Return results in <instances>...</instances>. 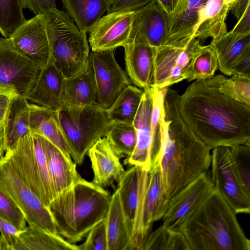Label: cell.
<instances>
[{
    "mask_svg": "<svg viewBox=\"0 0 250 250\" xmlns=\"http://www.w3.org/2000/svg\"><path fill=\"white\" fill-rule=\"evenodd\" d=\"M225 78L195 80L178 99L182 119L210 149L250 144V106L220 91Z\"/></svg>",
    "mask_w": 250,
    "mask_h": 250,
    "instance_id": "obj_1",
    "label": "cell"
},
{
    "mask_svg": "<svg viewBox=\"0 0 250 250\" xmlns=\"http://www.w3.org/2000/svg\"><path fill=\"white\" fill-rule=\"evenodd\" d=\"M179 95L177 91L167 88L161 111V144L155 162L160 171L167 204L175 194L209 171L210 165L211 149L180 114Z\"/></svg>",
    "mask_w": 250,
    "mask_h": 250,
    "instance_id": "obj_2",
    "label": "cell"
},
{
    "mask_svg": "<svg viewBox=\"0 0 250 250\" xmlns=\"http://www.w3.org/2000/svg\"><path fill=\"white\" fill-rule=\"evenodd\" d=\"M236 214L214 187L180 230L190 250H250Z\"/></svg>",
    "mask_w": 250,
    "mask_h": 250,
    "instance_id": "obj_3",
    "label": "cell"
},
{
    "mask_svg": "<svg viewBox=\"0 0 250 250\" xmlns=\"http://www.w3.org/2000/svg\"><path fill=\"white\" fill-rule=\"evenodd\" d=\"M111 197L104 188L80 177L49 206L58 233L71 244L82 240L106 218Z\"/></svg>",
    "mask_w": 250,
    "mask_h": 250,
    "instance_id": "obj_4",
    "label": "cell"
},
{
    "mask_svg": "<svg viewBox=\"0 0 250 250\" xmlns=\"http://www.w3.org/2000/svg\"><path fill=\"white\" fill-rule=\"evenodd\" d=\"M51 60L63 77L77 73L90 53L86 33L81 31L67 12L57 8L42 12Z\"/></svg>",
    "mask_w": 250,
    "mask_h": 250,
    "instance_id": "obj_5",
    "label": "cell"
},
{
    "mask_svg": "<svg viewBox=\"0 0 250 250\" xmlns=\"http://www.w3.org/2000/svg\"><path fill=\"white\" fill-rule=\"evenodd\" d=\"M57 117L71 157L81 165L90 148L104 137L109 126L106 109L98 104L63 107Z\"/></svg>",
    "mask_w": 250,
    "mask_h": 250,
    "instance_id": "obj_6",
    "label": "cell"
},
{
    "mask_svg": "<svg viewBox=\"0 0 250 250\" xmlns=\"http://www.w3.org/2000/svg\"><path fill=\"white\" fill-rule=\"evenodd\" d=\"M149 171L133 166L125 172L118 183L124 220L129 238V250H143L147 238L143 225Z\"/></svg>",
    "mask_w": 250,
    "mask_h": 250,
    "instance_id": "obj_7",
    "label": "cell"
},
{
    "mask_svg": "<svg viewBox=\"0 0 250 250\" xmlns=\"http://www.w3.org/2000/svg\"><path fill=\"white\" fill-rule=\"evenodd\" d=\"M0 188L21 209L29 226L58 233L49 208L33 192L6 151L0 161Z\"/></svg>",
    "mask_w": 250,
    "mask_h": 250,
    "instance_id": "obj_8",
    "label": "cell"
},
{
    "mask_svg": "<svg viewBox=\"0 0 250 250\" xmlns=\"http://www.w3.org/2000/svg\"><path fill=\"white\" fill-rule=\"evenodd\" d=\"M200 45L193 38L156 48L152 86L164 88L187 80L192 58Z\"/></svg>",
    "mask_w": 250,
    "mask_h": 250,
    "instance_id": "obj_9",
    "label": "cell"
},
{
    "mask_svg": "<svg viewBox=\"0 0 250 250\" xmlns=\"http://www.w3.org/2000/svg\"><path fill=\"white\" fill-rule=\"evenodd\" d=\"M40 69L16 49L10 38L0 37V88L26 98Z\"/></svg>",
    "mask_w": 250,
    "mask_h": 250,
    "instance_id": "obj_10",
    "label": "cell"
},
{
    "mask_svg": "<svg viewBox=\"0 0 250 250\" xmlns=\"http://www.w3.org/2000/svg\"><path fill=\"white\" fill-rule=\"evenodd\" d=\"M114 50L91 51L88 57L96 83L97 102L106 110L122 91L131 84L126 72L117 62Z\"/></svg>",
    "mask_w": 250,
    "mask_h": 250,
    "instance_id": "obj_11",
    "label": "cell"
},
{
    "mask_svg": "<svg viewBox=\"0 0 250 250\" xmlns=\"http://www.w3.org/2000/svg\"><path fill=\"white\" fill-rule=\"evenodd\" d=\"M210 175L216 188L236 214H249L250 196L243 190L235 173L229 147L212 149Z\"/></svg>",
    "mask_w": 250,
    "mask_h": 250,
    "instance_id": "obj_12",
    "label": "cell"
},
{
    "mask_svg": "<svg viewBox=\"0 0 250 250\" xmlns=\"http://www.w3.org/2000/svg\"><path fill=\"white\" fill-rule=\"evenodd\" d=\"M213 188L209 171L199 176L169 200L162 225L167 229L180 230L182 224L195 212Z\"/></svg>",
    "mask_w": 250,
    "mask_h": 250,
    "instance_id": "obj_13",
    "label": "cell"
},
{
    "mask_svg": "<svg viewBox=\"0 0 250 250\" xmlns=\"http://www.w3.org/2000/svg\"><path fill=\"white\" fill-rule=\"evenodd\" d=\"M136 11L112 12L101 17L89 32L91 50L115 49L126 44L131 38Z\"/></svg>",
    "mask_w": 250,
    "mask_h": 250,
    "instance_id": "obj_14",
    "label": "cell"
},
{
    "mask_svg": "<svg viewBox=\"0 0 250 250\" xmlns=\"http://www.w3.org/2000/svg\"><path fill=\"white\" fill-rule=\"evenodd\" d=\"M9 38L16 49L40 69L51 60L50 45L41 14L26 20Z\"/></svg>",
    "mask_w": 250,
    "mask_h": 250,
    "instance_id": "obj_15",
    "label": "cell"
},
{
    "mask_svg": "<svg viewBox=\"0 0 250 250\" xmlns=\"http://www.w3.org/2000/svg\"><path fill=\"white\" fill-rule=\"evenodd\" d=\"M143 95L133 122L136 135V143L131 155L124 163L131 167L137 166L149 171L155 161L150 123L152 106L151 86L143 89Z\"/></svg>",
    "mask_w": 250,
    "mask_h": 250,
    "instance_id": "obj_16",
    "label": "cell"
},
{
    "mask_svg": "<svg viewBox=\"0 0 250 250\" xmlns=\"http://www.w3.org/2000/svg\"><path fill=\"white\" fill-rule=\"evenodd\" d=\"M123 47L126 72L131 83L143 89L151 86L156 48L136 37L130 38Z\"/></svg>",
    "mask_w": 250,
    "mask_h": 250,
    "instance_id": "obj_17",
    "label": "cell"
},
{
    "mask_svg": "<svg viewBox=\"0 0 250 250\" xmlns=\"http://www.w3.org/2000/svg\"><path fill=\"white\" fill-rule=\"evenodd\" d=\"M168 14L156 0L137 10L131 38H140L156 48L165 45L168 35Z\"/></svg>",
    "mask_w": 250,
    "mask_h": 250,
    "instance_id": "obj_18",
    "label": "cell"
},
{
    "mask_svg": "<svg viewBox=\"0 0 250 250\" xmlns=\"http://www.w3.org/2000/svg\"><path fill=\"white\" fill-rule=\"evenodd\" d=\"M22 175L24 180L41 201L47 207L52 200L43 185L35 156L32 134L21 137L12 149L6 150Z\"/></svg>",
    "mask_w": 250,
    "mask_h": 250,
    "instance_id": "obj_19",
    "label": "cell"
},
{
    "mask_svg": "<svg viewBox=\"0 0 250 250\" xmlns=\"http://www.w3.org/2000/svg\"><path fill=\"white\" fill-rule=\"evenodd\" d=\"M87 155L93 172V183L105 188L115 181L119 182L125 170L105 136L96 142Z\"/></svg>",
    "mask_w": 250,
    "mask_h": 250,
    "instance_id": "obj_20",
    "label": "cell"
},
{
    "mask_svg": "<svg viewBox=\"0 0 250 250\" xmlns=\"http://www.w3.org/2000/svg\"><path fill=\"white\" fill-rule=\"evenodd\" d=\"M40 136L45 154L54 199L70 188L81 176L71 157L44 137Z\"/></svg>",
    "mask_w": 250,
    "mask_h": 250,
    "instance_id": "obj_21",
    "label": "cell"
},
{
    "mask_svg": "<svg viewBox=\"0 0 250 250\" xmlns=\"http://www.w3.org/2000/svg\"><path fill=\"white\" fill-rule=\"evenodd\" d=\"M64 77L51 59L40 69L36 83L26 99L51 110L62 108V91Z\"/></svg>",
    "mask_w": 250,
    "mask_h": 250,
    "instance_id": "obj_22",
    "label": "cell"
},
{
    "mask_svg": "<svg viewBox=\"0 0 250 250\" xmlns=\"http://www.w3.org/2000/svg\"><path fill=\"white\" fill-rule=\"evenodd\" d=\"M62 100V108L98 104L96 83L88 59L77 73L64 78Z\"/></svg>",
    "mask_w": 250,
    "mask_h": 250,
    "instance_id": "obj_23",
    "label": "cell"
},
{
    "mask_svg": "<svg viewBox=\"0 0 250 250\" xmlns=\"http://www.w3.org/2000/svg\"><path fill=\"white\" fill-rule=\"evenodd\" d=\"M208 0H179L168 15V35L165 45L193 39L194 28L200 12Z\"/></svg>",
    "mask_w": 250,
    "mask_h": 250,
    "instance_id": "obj_24",
    "label": "cell"
},
{
    "mask_svg": "<svg viewBox=\"0 0 250 250\" xmlns=\"http://www.w3.org/2000/svg\"><path fill=\"white\" fill-rule=\"evenodd\" d=\"M210 45L217 58L218 69L225 75L232 76L236 63L250 51V34H240L231 30L212 40Z\"/></svg>",
    "mask_w": 250,
    "mask_h": 250,
    "instance_id": "obj_25",
    "label": "cell"
},
{
    "mask_svg": "<svg viewBox=\"0 0 250 250\" xmlns=\"http://www.w3.org/2000/svg\"><path fill=\"white\" fill-rule=\"evenodd\" d=\"M30 109L29 127L31 133L44 137L66 156L71 157L67 143L58 119L57 112L33 104H30Z\"/></svg>",
    "mask_w": 250,
    "mask_h": 250,
    "instance_id": "obj_26",
    "label": "cell"
},
{
    "mask_svg": "<svg viewBox=\"0 0 250 250\" xmlns=\"http://www.w3.org/2000/svg\"><path fill=\"white\" fill-rule=\"evenodd\" d=\"M30 104L24 97L16 95L11 100L3 121L6 150L13 149L19 140L31 132Z\"/></svg>",
    "mask_w": 250,
    "mask_h": 250,
    "instance_id": "obj_27",
    "label": "cell"
},
{
    "mask_svg": "<svg viewBox=\"0 0 250 250\" xmlns=\"http://www.w3.org/2000/svg\"><path fill=\"white\" fill-rule=\"evenodd\" d=\"M230 10L223 0H208L201 9L192 38L205 40L218 38L227 32L226 20Z\"/></svg>",
    "mask_w": 250,
    "mask_h": 250,
    "instance_id": "obj_28",
    "label": "cell"
},
{
    "mask_svg": "<svg viewBox=\"0 0 250 250\" xmlns=\"http://www.w3.org/2000/svg\"><path fill=\"white\" fill-rule=\"evenodd\" d=\"M149 179L146 190L143 214V229L147 238L155 222L162 219L167 204L165 200L159 167L155 163L149 171Z\"/></svg>",
    "mask_w": 250,
    "mask_h": 250,
    "instance_id": "obj_29",
    "label": "cell"
},
{
    "mask_svg": "<svg viewBox=\"0 0 250 250\" xmlns=\"http://www.w3.org/2000/svg\"><path fill=\"white\" fill-rule=\"evenodd\" d=\"M14 250H79V248L58 233L28 225L21 231Z\"/></svg>",
    "mask_w": 250,
    "mask_h": 250,
    "instance_id": "obj_30",
    "label": "cell"
},
{
    "mask_svg": "<svg viewBox=\"0 0 250 250\" xmlns=\"http://www.w3.org/2000/svg\"><path fill=\"white\" fill-rule=\"evenodd\" d=\"M67 13L78 28L89 33L107 11L109 0H62Z\"/></svg>",
    "mask_w": 250,
    "mask_h": 250,
    "instance_id": "obj_31",
    "label": "cell"
},
{
    "mask_svg": "<svg viewBox=\"0 0 250 250\" xmlns=\"http://www.w3.org/2000/svg\"><path fill=\"white\" fill-rule=\"evenodd\" d=\"M105 219L107 250H129V238L117 189L112 195Z\"/></svg>",
    "mask_w": 250,
    "mask_h": 250,
    "instance_id": "obj_32",
    "label": "cell"
},
{
    "mask_svg": "<svg viewBox=\"0 0 250 250\" xmlns=\"http://www.w3.org/2000/svg\"><path fill=\"white\" fill-rule=\"evenodd\" d=\"M143 93V89L131 84L125 87L111 106L106 110L109 123L133 124Z\"/></svg>",
    "mask_w": 250,
    "mask_h": 250,
    "instance_id": "obj_33",
    "label": "cell"
},
{
    "mask_svg": "<svg viewBox=\"0 0 250 250\" xmlns=\"http://www.w3.org/2000/svg\"><path fill=\"white\" fill-rule=\"evenodd\" d=\"M109 124L105 137L120 159L128 158L132 153L136 143V131L133 124Z\"/></svg>",
    "mask_w": 250,
    "mask_h": 250,
    "instance_id": "obj_34",
    "label": "cell"
},
{
    "mask_svg": "<svg viewBox=\"0 0 250 250\" xmlns=\"http://www.w3.org/2000/svg\"><path fill=\"white\" fill-rule=\"evenodd\" d=\"M218 60L211 46L201 44L194 54L187 80L191 82L212 77L218 67Z\"/></svg>",
    "mask_w": 250,
    "mask_h": 250,
    "instance_id": "obj_35",
    "label": "cell"
},
{
    "mask_svg": "<svg viewBox=\"0 0 250 250\" xmlns=\"http://www.w3.org/2000/svg\"><path fill=\"white\" fill-rule=\"evenodd\" d=\"M143 250H190L181 230L167 229L162 225L152 231Z\"/></svg>",
    "mask_w": 250,
    "mask_h": 250,
    "instance_id": "obj_36",
    "label": "cell"
},
{
    "mask_svg": "<svg viewBox=\"0 0 250 250\" xmlns=\"http://www.w3.org/2000/svg\"><path fill=\"white\" fill-rule=\"evenodd\" d=\"M20 0H0V33L9 38L26 21Z\"/></svg>",
    "mask_w": 250,
    "mask_h": 250,
    "instance_id": "obj_37",
    "label": "cell"
},
{
    "mask_svg": "<svg viewBox=\"0 0 250 250\" xmlns=\"http://www.w3.org/2000/svg\"><path fill=\"white\" fill-rule=\"evenodd\" d=\"M233 168L246 193L250 196V144L229 147Z\"/></svg>",
    "mask_w": 250,
    "mask_h": 250,
    "instance_id": "obj_38",
    "label": "cell"
},
{
    "mask_svg": "<svg viewBox=\"0 0 250 250\" xmlns=\"http://www.w3.org/2000/svg\"><path fill=\"white\" fill-rule=\"evenodd\" d=\"M219 89L230 99L250 106V79L233 75L225 77Z\"/></svg>",
    "mask_w": 250,
    "mask_h": 250,
    "instance_id": "obj_39",
    "label": "cell"
},
{
    "mask_svg": "<svg viewBox=\"0 0 250 250\" xmlns=\"http://www.w3.org/2000/svg\"><path fill=\"white\" fill-rule=\"evenodd\" d=\"M0 217L6 220L19 230L26 227L25 216L12 198L0 188Z\"/></svg>",
    "mask_w": 250,
    "mask_h": 250,
    "instance_id": "obj_40",
    "label": "cell"
},
{
    "mask_svg": "<svg viewBox=\"0 0 250 250\" xmlns=\"http://www.w3.org/2000/svg\"><path fill=\"white\" fill-rule=\"evenodd\" d=\"M105 218L89 231L84 242L78 245L79 250H107Z\"/></svg>",
    "mask_w": 250,
    "mask_h": 250,
    "instance_id": "obj_41",
    "label": "cell"
},
{
    "mask_svg": "<svg viewBox=\"0 0 250 250\" xmlns=\"http://www.w3.org/2000/svg\"><path fill=\"white\" fill-rule=\"evenodd\" d=\"M21 231L0 217V250H14Z\"/></svg>",
    "mask_w": 250,
    "mask_h": 250,
    "instance_id": "obj_42",
    "label": "cell"
},
{
    "mask_svg": "<svg viewBox=\"0 0 250 250\" xmlns=\"http://www.w3.org/2000/svg\"><path fill=\"white\" fill-rule=\"evenodd\" d=\"M154 0H109L107 13L138 10Z\"/></svg>",
    "mask_w": 250,
    "mask_h": 250,
    "instance_id": "obj_43",
    "label": "cell"
},
{
    "mask_svg": "<svg viewBox=\"0 0 250 250\" xmlns=\"http://www.w3.org/2000/svg\"><path fill=\"white\" fill-rule=\"evenodd\" d=\"M23 8L29 9L35 15L56 8V0H20Z\"/></svg>",
    "mask_w": 250,
    "mask_h": 250,
    "instance_id": "obj_44",
    "label": "cell"
},
{
    "mask_svg": "<svg viewBox=\"0 0 250 250\" xmlns=\"http://www.w3.org/2000/svg\"><path fill=\"white\" fill-rule=\"evenodd\" d=\"M250 79V51L245 53L236 63L232 76Z\"/></svg>",
    "mask_w": 250,
    "mask_h": 250,
    "instance_id": "obj_45",
    "label": "cell"
},
{
    "mask_svg": "<svg viewBox=\"0 0 250 250\" xmlns=\"http://www.w3.org/2000/svg\"><path fill=\"white\" fill-rule=\"evenodd\" d=\"M16 95L18 94L14 91L0 88V122H3L9 104Z\"/></svg>",
    "mask_w": 250,
    "mask_h": 250,
    "instance_id": "obj_46",
    "label": "cell"
},
{
    "mask_svg": "<svg viewBox=\"0 0 250 250\" xmlns=\"http://www.w3.org/2000/svg\"><path fill=\"white\" fill-rule=\"evenodd\" d=\"M250 4L248 5L243 14L231 30L240 34H250Z\"/></svg>",
    "mask_w": 250,
    "mask_h": 250,
    "instance_id": "obj_47",
    "label": "cell"
},
{
    "mask_svg": "<svg viewBox=\"0 0 250 250\" xmlns=\"http://www.w3.org/2000/svg\"><path fill=\"white\" fill-rule=\"evenodd\" d=\"M250 4V0H237L231 7L230 10L237 21L243 14L248 5Z\"/></svg>",
    "mask_w": 250,
    "mask_h": 250,
    "instance_id": "obj_48",
    "label": "cell"
},
{
    "mask_svg": "<svg viewBox=\"0 0 250 250\" xmlns=\"http://www.w3.org/2000/svg\"><path fill=\"white\" fill-rule=\"evenodd\" d=\"M163 9L168 14L174 10L179 0H156Z\"/></svg>",
    "mask_w": 250,
    "mask_h": 250,
    "instance_id": "obj_49",
    "label": "cell"
},
{
    "mask_svg": "<svg viewBox=\"0 0 250 250\" xmlns=\"http://www.w3.org/2000/svg\"><path fill=\"white\" fill-rule=\"evenodd\" d=\"M5 151L4 132L2 126L0 128V161L4 156Z\"/></svg>",
    "mask_w": 250,
    "mask_h": 250,
    "instance_id": "obj_50",
    "label": "cell"
},
{
    "mask_svg": "<svg viewBox=\"0 0 250 250\" xmlns=\"http://www.w3.org/2000/svg\"><path fill=\"white\" fill-rule=\"evenodd\" d=\"M225 3L229 6L231 9V7L234 5V4L236 2L237 0H223Z\"/></svg>",
    "mask_w": 250,
    "mask_h": 250,
    "instance_id": "obj_51",
    "label": "cell"
},
{
    "mask_svg": "<svg viewBox=\"0 0 250 250\" xmlns=\"http://www.w3.org/2000/svg\"><path fill=\"white\" fill-rule=\"evenodd\" d=\"M3 122H0V128L3 126Z\"/></svg>",
    "mask_w": 250,
    "mask_h": 250,
    "instance_id": "obj_52",
    "label": "cell"
}]
</instances>
